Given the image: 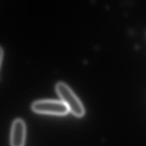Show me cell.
Here are the masks:
<instances>
[{
  "label": "cell",
  "mask_w": 146,
  "mask_h": 146,
  "mask_svg": "<svg viewBox=\"0 0 146 146\" xmlns=\"http://www.w3.org/2000/svg\"><path fill=\"white\" fill-rule=\"evenodd\" d=\"M56 93L74 115L82 116L84 113V108L80 99L71 88L63 82H58L55 86Z\"/></svg>",
  "instance_id": "6da1fadb"
},
{
  "label": "cell",
  "mask_w": 146,
  "mask_h": 146,
  "mask_svg": "<svg viewBox=\"0 0 146 146\" xmlns=\"http://www.w3.org/2000/svg\"><path fill=\"white\" fill-rule=\"evenodd\" d=\"M26 136V126L19 118L15 119L12 123L10 141L11 146H23Z\"/></svg>",
  "instance_id": "3957f363"
},
{
  "label": "cell",
  "mask_w": 146,
  "mask_h": 146,
  "mask_svg": "<svg viewBox=\"0 0 146 146\" xmlns=\"http://www.w3.org/2000/svg\"><path fill=\"white\" fill-rule=\"evenodd\" d=\"M31 109L38 113L52 115H65L69 111L61 100L44 99L36 100L31 104Z\"/></svg>",
  "instance_id": "7a4b0ae2"
},
{
  "label": "cell",
  "mask_w": 146,
  "mask_h": 146,
  "mask_svg": "<svg viewBox=\"0 0 146 146\" xmlns=\"http://www.w3.org/2000/svg\"><path fill=\"white\" fill-rule=\"evenodd\" d=\"M0 51H1V63L2 62V55H3V50H2V47H1V50H0Z\"/></svg>",
  "instance_id": "277c9868"
}]
</instances>
